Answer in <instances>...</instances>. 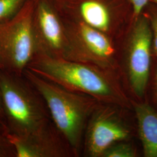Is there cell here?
Returning <instances> with one entry per match:
<instances>
[{"label":"cell","instance_id":"cell-5","mask_svg":"<svg viewBox=\"0 0 157 157\" xmlns=\"http://www.w3.org/2000/svg\"><path fill=\"white\" fill-rule=\"evenodd\" d=\"M152 33L147 15L137 17L129 43L128 67L129 80L135 95H146L152 67Z\"/></svg>","mask_w":157,"mask_h":157},{"label":"cell","instance_id":"cell-17","mask_svg":"<svg viewBox=\"0 0 157 157\" xmlns=\"http://www.w3.org/2000/svg\"><path fill=\"white\" fill-rule=\"evenodd\" d=\"M0 126L2 127L3 129H5L6 132H7L6 128V119H5V115H4V107H3L1 90H0Z\"/></svg>","mask_w":157,"mask_h":157},{"label":"cell","instance_id":"cell-9","mask_svg":"<svg viewBox=\"0 0 157 157\" xmlns=\"http://www.w3.org/2000/svg\"><path fill=\"white\" fill-rule=\"evenodd\" d=\"M63 23L67 39V48L64 56L69 51L80 46L84 47L91 58L99 63H105L113 56L114 49L101 31L85 23H80L77 26Z\"/></svg>","mask_w":157,"mask_h":157},{"label":"cell","instance_id":"cell-1","mask_svg":"<svg viewBox=\"0 0 157 157\" xmlns=\"http://www.w3.org/2000/svg\"><path fill=\"white\" fill-rule=\"evenodd\" d=\"M0 90L9 135L28 134L51 120L42 95L23 75L0 68Z\"/></svg>","mask_w":157,"mask_h":157},{"label":"cell","instance_id":"cell-4","mask_svg":"<svg viewBox=\"0 0 157 157\" xmlns=\"http://www.w3.org/2000/svg\"><path fill=\"white\" fill-rule=\"evenodd\" d=\"M33 0H28L16 15L0 25L2 68L22 75L36 54L32 14Z\"/></svg>","mask_w":157,"mask_h":157},{"label":"cell","instance_id":"cell-18","mask_svg":"<svg viewBox=\"0 0 157 157\" xmlns=\"http://www.w3.org/2000/svg\"><path fill=\"white\" fill-rule=\"evenodd\" d=\"M153 89L154 90V94L157 101V60L154 65L153 69V77H152Z\"/></svg>","mask_w":157,"mask_h":157},{"label":"cell","instance_id":"cell-12","mask_svg":"<svg viewBox=\"0 0 157 157\" xmlns=\"http://www.w3.org/2000/svg\"><path fill=\"white\" fill-rule=\"evenodd\" d=\"M28 0H0V25L16 15Z\"/></svg>","mask_w":157,"mask_h":157},{"label":"cell","instance_id":"cell-16","mask_svg":"<svg viewBox=\"0 0 157 157\" xmlns=\"http://www.w3.org/2000/svg\"><path fill=\"white\" fill-rule=\"evenodd\" d=\"M132 6L134 15L136 17L140 16L143 9L151 2V0H130Z\"/></svg>","mask_w":157,"mask_h":157},{"label":"cell","instance_id":"cell-10","mask_svg":"<svg viewBox=\"0 0 157 157\" xmlns=\"http://www.w3.org/2000/svg\"><path fill=\"white\" fill-rule=\"evenodd\" d=\"M138 132L146 157H157V111L148 101L135 107Z\"/></svg>","mask_w":157,"mask_h":157},{"label":"cell","instance_id":"cell-11","mask_svg":"<svg viewBox=\"0 0 157 157\" xmlns=\"http://www.w3.org/2000/svg\"><path fill=\"white\" fill-rule=\"evenodd\" d=\"M80 12L84 23L101 32L109 28L110 18L105 6L95 1H87L80 6Z\"/></svg>","mask_w":157,"mask_h":157},{"label":"cell","instance_id":"cell-8","mask_svg":"<svg viewBox=\"0 0 157 157\" xmlns=\"http://www.w3.org/2000/svg\"><path fill=\"white\" fill-rule=\"evenodd\" d=\"M129 129L108 109L96 112L89 126L86 147L91 157L102 156L104 152L117 141L129 137Z\"/></svg>","mask_w":157,"mask_h":157},{"label":"cell","instance_id":"cell-20","mask_svg":"<svg viewBox=\"0 0 157 157\" xmlns=\"http://www.w3.org/2000/svg\"><path fill=\"white\" fill-rule=\"evenodd\" d=\"M0 68H2V65H1V61H0Z\"/></svg>","mask_w":157,"mask_h":157},{"label":"cell","instance_id":"cell-7","mask_svg":"<svg viewBox=\"0 0 157 157\" xmlns=\"http://www.w3.org/2000/svg\"><path fill=\"white\" fill-rule=\"evenodd\" d=\"M16 157H59L68 155L67 141L52 120L32 132L21 136L9 135Z\"/></svg>","mask_w":157,"mask_h":157},{"label":"cell","instance_id":"cell-19","mask_svg":"<svg viewBox=\"0 0 157 157\" xmlns=\"http://www.w3.org/2000/svg\"><path fill=\"white\" fill-rule=\"evenodd\" d=\"M151 2L155 4V5H157V0H151Z\"/></svg>","mask_w":157,"mask_h":157},{"label":"cell","instance_id":"cell-6","mask_svg":"<svg viewBox=\"0 0 157 157\" xmlns=\"http://www.w3.org/2000/svg\"><path fill=\"white\" fill-rule=\"evenodd\" d=\"M32 26L36 54L63 58L67 48L65 30L50 0H33Z\"/></svg>","mask_w":157,"mask_h":157},{"label":"cell","instance_id":"cell-15","mask_svg":"<svg viewBox=\"0 0 157 157\" xmlns=\"http://www.w3.org/2000/svg\"><path fill=\"white\" fill-rule=\"evenodd\" d=\"M148 17L151 27L152 33V53L157 60V5L152 6L148 10Z\"/></svg>","mask_w":157,"mask_h":157},{"label":"cell","instance_id":"cell-2","mask_svg":"<svg viewBox=\"0 0 157 157\" xmlns=\"http://www.w3.org/2000/svg\"><path fill=\"white\" fill-rule=\"evenodd\" d=\"M23 75L33 84L45 101L56 128L76 151L81 141L84 123L94 102L78 93L67 90L26 69Z\"/></svg>","mask_w":157,"mask_h":157},{"label":"cell","instance_id":"cell-3","mask_svg":"<svg viewBox=\"0 0 157 157\" xmlns=\"http://www.w3.org/2000/svg\"><path fill=\"white\" fill-rule=\"evenodd\" d=\"M27 69L71 91L107 100L118 98L117 91L105 76L78 61L36 54Z\"/></svg>","mask_w":157,"mask_h":157},{"label":"cell","instance_id":"cell-14","mask_svg":"<svg viewBox=\"0 0 157 157\" xmlns=\"http://www.w3.org/2000/svg\"><path fill=\"white\" fill-rule=\"evenodd\" d=\"M0 157H16L14 146L10 140L8 133L0 126Z\"/></svg>","mask_w":157,"mask_h":157},{"label":"cell","instance_id":"cell-13","mask_svg":"<svg viewBox=\"0 0 157 157\" xmlns=\"http://www.w3.org/2000/svg\"><path fill=\"white\" fill-rule=\"evenodd\" d=\"M102 156L105 157H135L136 153L134 148L128 144L120 143L109 147Z\"/></svg>","mask_w":157,"mask_h":157}]
</instances>
